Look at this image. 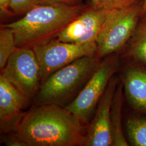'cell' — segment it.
I'll list each match as a JSON object with an SVG mask.
<instances>
[{"label":"cell","instance_id":"obj_1","mask_svg":"<svg viewBox=\"0 0 146 146\" xmlns=\"http://www.w3.org/2000/svg\"><path fill=\"white\" fill-rule=\"evenodd\" d=\"M70 111L55 104L33 106L12 133L26 146H84L87 130Z\"/></svg>","mask_w":146,"mask_h":146},{"label":"cell","instance_id":"obj_21","mask_svg":"<svg viewBox=\"0 0 146 146\" xmlns=\"http://www.w3.org/2000/svg\"><path fill=\"white\" fill-rule=\"evenodd\" d=\"M137 28L138 29L146 28V11L141 16L139 25Z\"/></svg>","mask_w":146,"mask_h":146},{"label":"cell","instance_id":"obj_14","mask_svg":"<svg viewBox=\"0 0 146 146\" xmlns=\"http://www.w3.org/2000/svg\"><path fill=\"white\" fill-rule=\"evenodd\" d=\"M127 131L132 145L146 146V119H129L127 122Z\"/></svg>","mask_w":146,"mask_h":146},{"label":"cell","instance_id":"obj_17","mask_svg":"<svg viewBox=\"0 0 146 146\" xmlns=\"http://www.w3.org/2000/svg\"><path fill=\"white\" fill-rule=\"evenodd\" d=\"M36 5V0H11L10 9L14 15H25Z\"/></svg>","mask_w":146,"mask_h":146},{"label":"cell","instance_id":"obj_13","mask_svg":"<svg viewBox=\"0 0 146 146\" xmlns=\"http://www.w3.org/2000/svg\"><path fill=\"white\" fill-rule=\"evenodd\" d=\"M15 41L12 29L1 26L0 29V69L5 67L9 58L15 52Z\"/></svg>","mask_w":146,"mask_h":146},{"label":"cell","instance_id":"obj_22","mask_svg":"<svg viewBox=\"0 0 146 146\" xmlns=\"http://www.w3.org/2000/svg\"><path fill=\"white\" fill-rule=\"evenodd\" d=\"M146 11V0H144L143 1V8H142V14Z\"/></svg>","mask_w":146,"mask_h":146},{"label":"cell","instance_id":"obj_6","mask_svg":"<svg viewBox=\"0 0 146 146\" xmlns=\"http://www.w3.org/2000/svg\"><path fill=\"white\" fill-rule=\"evenodd\" d=\"M119 66L117 58H107L94 72L84 88L73 101L64 108L77 117L84 125L92 120L98 104Z\"/></svg>","mask_w":146,"mask_h":146},{"label":"cell","instance_id":"obj_3","mask_svg":"<svg viewBox=\"0 0 146 146\" xmlns=\"http://www.w3.org/2000/svg\"><path fill=\"white\" fill-rule=\"evenodd\" d=\"M99 58H78L52 73L41 84L33 106L55 104L65 107L75 99L99 66Z\"/></svg>","mask_w":146,"mask_h":146},{"label":"cell","instance_id":"obj_16","mask_svg":"<svg viewBox=\"0 0 146 146\" xmlns=\"http://www.w3.org/2000/svg\"><path fill=\"white\" fill-rule=\"evenodd\" d=\"M92 3L109 11L119 10L130 7L143 0H89Z\"/></svg>","mask_w":146,"mask_h":146},{"label":"cell","instance_id":"obj_10","mask_svg":"<svg viewBox=\"0 0 146 146\" xmlns=\"http://www.w3.org/2000/svg\"><path fill=\"white\" fill-rule=\"evenodd\" d=\"M28 102L16 89L0 75V128L3 133H13L25 112Z\"/></svg>","mask_w":146,"mask_h":146},{"label":"cell","instance_id":"obj_4","mask_svg":"<svg viewBox=\"0 0 146 146\" xmlns=\"http://www.w3.org/2000/svg\"><path fill=\"white\" fill-rule=\"evenodd\" d=\"M143 1L110 11L96 41L98 58H104L119 50L130 40L140 20Z\"/></svg>","mask_w":146,"mask_h":146},{"label":"cell","instance_id":"obj_2","mask_svg":"<svg viewBox=\"0 0 146 146\" xmlns=\"http://www.w3.org/2000/svg\"><path fill=\"white\" fill-rule=\"evenodd\" d=\"M87 5H36L21 19L1 26L13 29L17 48H33L56 38Z\"/></svg>","mask_w":146,"mask_h":146},{"label":"cell","instance_id":"obj_12","mask_svg":"<svg viewBox=\"0 0 146 146\" xmlns=\"http://www.w3.org/2000/svg\"><path fill=\"white\" fill-rule=\"evenodd\" d=\"M122 106V84H118L113 100L110 110L113 146H127L121 124V111Z\"/></svg>","mask_w":146,"mask_h":146},{"label":"cell","instance_id":"obj_7","mask_svg":"<svg viewBox=\"0 0 146 146\" xmlns=\"http://www.w3.org/2000/svg\"><path fill=\"white\" fill-rule=\"evenodd\" d=\"M32 49L39 63L42 84L52 73L78 58L96 55L97 44L62 42L56 38Z\"/></svg>","mask_w":146,"mask_h":146},{"label":"cell","instance_id":"obj_20","mask_svg":"<svg viewBox=\"0 0 146 146\" xmlns=\"http://www.w3.org/2000/svg\"><path fill=\"white\" fill-rule=\"evenodd\" d=\"M4 143L8 146H26L25 143L18 139L16 136L10 133V135L5 137Z\"/></svg>","mask_w":146,"mask_h":146},{"label":"cell","instance_id":"obj_15","mask_svg":"<svg viewBox=\"0 0 146 146\" xmlns=\"http://www.w3.org/2000/svg\"><path fill=\"white\" fill-rule=\"evenodd\" d=\"M130 40L128 54L136 60L146 63V28H137Z\"/></svg>","mask_w":146,"mask_h":146},{"label":"cell","instance_id":"obj_19","mask_svg":"<svg viewBox=\"0 0 146 146\" xmlns=\"http://www.w3.org/2000/svg\"><path fill=\"white\" fill-rule=\"evenodd\" d=\"M11 0H0L1 19H6L14 15L10 9Z\"/></svg>","mask_w":146,"mask_h":146},{"label":"cell","instance_id":"obj_8","mask_svg":"<svg viewBox=\"0 0 146 146\" xmlns=\"http://www.w3.org/2000/svg\"><path fill=\"white\" fill-rule=\"evenodd\" d=\"M110 11L94 5L89 1L86 9L59 34L56 38L62 42L77 44L96 43Z\"/></svg>","mask_w":146,"mask_h":146},{"label":"cell","instance_id":"obj_5","mask_svg":"<svg viewBox=\"0 0 146 146\" xmlns=\"http://www.w3.org/2000/svg\"><path fill=\"white\" fill-rule=\"evenodd\" d=\"M1 71V75L28 102L35 98L42 80L39 63L32 48H17Z\"/></svg>","mask_w":146,"mask_h":146},{"label":"cell","instance_id":"obj_18","mask_svg":"<svg viewBox=\"0 0 146 146\" xmlns=\"http://www.w3.org/2000/svg\"><path fill=\"white\" fill-rule=\"evenodd\" d=\"M38 5L61 4L74 6L83 3V0H36Z\"/></svg>","mask_w":146,"mask_h":146},{"label":"cell","instance_id":"obj_9","mask_svg":"<svg viewBox=\"0 0 146 146\" xmlns=\"http://www.w3.org/2000/svg\"><path fill=\"white\" fill-rule=\"evenodd\" d=\"M118 82L111 78L87 129L84 146H113L110 110Z\"/></svg>","mask_w":146,"mask_h":146},{"label":"cell","instance_id":"obj_11","mask_svg":"<svg viewBox=\"0 0 146 146\" xmlns=\"http://www.w3.org/2000/svg\"><path fill=\"white\" fill-rule=\"evenodd\" d=\"M124 87L131 104L137 109L146 111V72L128 69L125 75Z\"/></svg>","mask_w":146,"mask_h":146}]
</instances>
